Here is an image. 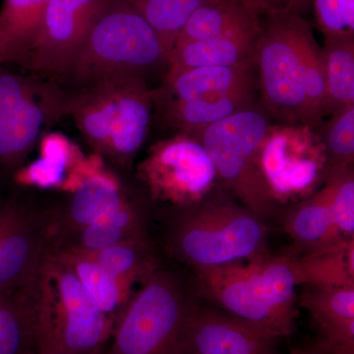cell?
Wrapping results in <instances>:
<instances>
[{"label": "cell", "mask_w": 354, "mask_h": 354, "mask_svg": "<svg viewBox=\"0 0 354 354\" xmlns=\"http://www.w3.org/2000/svg\"><path fill=\"white\" fill-rule=\"evenodd\" d=\"M169 354H186V353H184V351H183V348H181L180 346H179V344H177V346H176V348L172 349L171 353H169Z\"/></svg>", "instance_id": "obj_35"}, {"label": "cell", "mask_w": 354, "mask_h": 354, "mask_svg": "<svg viewBox=\"0 0 354 354\" xmlns=\"http://www.w3.org/2000/svg\"><path fill=\"white\" fill-rule=\"evenodd\" d=\"M262 109L283 124H322L325 106L323 48L299 11L261 18L254 53Z\"/></svg>", "instance_id": "obj_1"}, {"label": "cell", "mask_w": 354, "mask_h": 354, "mask_svg": "<svg viewBox=\"0 0 354 354\" xmlns=\"http://www.w3.org/2000/svg\"><path fill=\"white\" fill-rule=\"evenodd\" d=\"M41 140L44 141L43 158L32 162L27 169H22L21 179L23 183L36 184L39 187L57 188L62 185L66 189L67 169L73 167V162H78L82 158L74 160V152L67 145L66 139L46 136Z\"/></svg>", "instance_id": "obj_28"}, {"label": "cell", "mask_w": 354, "mask_h": 354, "mask_svg": "<svg viewBox=\"0 0 354 354\" xmlns=\"http://www.w3.org/2000/svg\"><path fill=\"white\" fill-rule=\"evenodd\" d=\"M22 59L23 53L0 34V64L19 66Z\"/></svg>", "instance_id": "obj_33"}, {"label": "cell", "mask_w": 354, "mask_h": 354, "mask_svg": "<svg viewBox=\"0 0 354 354\" xmlns=\"http://www.w3.org/2000/svg\"><path fill=\"white\" fill-rule=\"evenodd\" d=\"M195 272L200 293L216 308L272 337L295 333L297 288L306 285L299 255L267 252Z\"/></svg>", "instance_id": "obj_2"}, {"label": "cell", "mask_w": 354, "mask_h": 354, "mask_svg": "<svg viewBox=\"0 0 354 354\" xmlns=\"http://www.w3.org/2000/svg\"><path fill=\"white\" fill-rule=\"evenodd\" d=\"M269 127V114L254 104L192 134L213 160L218 179L262 220L276 208L260 165L261 146Z\"/></svg>", "instance_id": "obj_8"}, {"label": "cell", "mask_w": 354, "mask_h": 354, "mask_svg": "<svg viewBox=\"0 0 354 354\" xmlns=\"http://www.w3.org/2000/svg\"><path fill=\"white\" fill-rule=\"evenodd\" d=\"M147 239L144 221L132 199L101 221L48 239V245L90 253L122 242Z\"/></svg>", "instance_id": "obj_20"}, {"label": "cell", "mask_w": 354, "mask_h": 354, "mask_svg": "<svg viewBox=\"0 0 354 354\" xmlns=\"http://www.w3.org/2000/svg\"><path fill=\"white\" fill-rule=\"evenodd\" d=\"M172 228V250L194 270L213 269L267 253L264 220L245 207L209 204L183 209Z\"/></svg>", "instance_id": "obj_6"}, {"label": "cell", "mask_w": 354, "mask_h": 354, "mask_svg": "<svg viewBox=\"0 0 354 354\" xmlns=\"http://www.w3.org/2000/svg\"><path fill=\"white\" fill-rule=\"evenodd\" d=\"M313 4L325 39L354 38V0H313Z\"/></svg>", "instance_id": "obj_31"}, {"label": "cell", "mask_w": 354, "mask_h": 354, "mask_svg": "<svg viewBox=\"0 0 354 354\" xmlns=\"http://www.w3.org/2000/svg\"><path fill=\"white\" fill-rule=\"evenodd\" d=\"M85 254L115 278L133 285L137 281L142 283L158 268L148 239L122 242Z\"/></svg>", "instance_id": "obj_25"}, {"label": "cell", "mask_w": 354, "mask_h": 354, "mask_svg": "<svg viewBox=\"0 0 354 354\" xmlns=\"http://www.w3.org/2000/svg\"><path fill=\"white\" fill-rule=\"evenodd\" d=\"M325 146L330 169L353 165L354 160V104L330 114L317 128Z\"/></svg>", "instance_id": "obj_29"}, {"label": "cell", "mask_w": 354, "mask_h": 354, "mask_svg": "<svg viewBox=\"0 0 354 354\" xmlns=\"http://www.w3.org/2000/svg\"><path fill=\"white\" fill-rule=\"evenodd\" d=\"M290 354H327L322 349L317 346L316 342L312 344L311 346H304V348H297L292 349Z\"/></svg>", "instance_id": "obj_34"}, {"label": "cell", "mask_w": 354, "mask_h": 354, "mask_svg": "<svg viewBox=\"0 0 354 354\" xmlns=\"http://www.w3.org/2000/svg\"><path fill=\"white\" fill-rule=\"evenodd\" d=\"M67 91V116L95 155L129 167L145 143L153 118L148 81L114 79Z\"/></svg>", "instance_id": "obj_5"}, {"label": "cell", "mask_w": 354, "mask_h": 354, "mask_svg": "<svg viewBox=\"0 0 354 354\" xmlns=\"http://www.w3.org/2000/svg\"><path fill=\"white\" fill-rule=\"evenodd\" d=\"M48 2L50 0H4L2 3L0 34L23 53V57L36 38Z\"/></svg>", "instance_id": "obj_27"}, {"label": "cell", "mask_w": 354, "mask_h": 354, "mask_svg": "<svg viewBox=\"0 0 354 354\" xmlns=\"http://www.w3.org/2000/svg\"><path fill=\"white\" fill-rule=\"evenodd\" d=\"M246 4L252 7L261 17L276 11L295 10L299 11L310 0H243Z\"/></svg>", "instance_id": "obj_32"}, {"label": "cell", "mask_w": 354, "mask_h": 354, "mask_svg": "<svg viewBox=\"0 0 354 354\" xmlns=\"http://www.w3.org/2000/svg\"><path fill=\"white\" fill-rule=\"evenodd\" d=\"M325 116L354 104V38L325 39Z\"/></svg>", "instance_id": "obj_24"}, {"label": "cell", "mask_w": 354, "mask_h": 354, "mask_svg": "<svg viewBox=\"0 0 354 354\" xmlns=\"http://www.w3.org/2000/svg\"><path fill=\"white\" fill-rule=\"evenodd\" d=\"M73 183L64 206L44 215L48 239L93 225L131 199L120 177L104 167L97 155L93 160H83Z\"/></svg>", "instance_id": "obj_13"}, {"label": "cell", "mask_w": 354, "mask_h": 354, "mask_svg": "<svg viewBox=\"0 0 354 354\" xmlns=\"http://www.w3.org/2000/svg\"><path fill=\"white\" fill-rule=\"evenodd\" d=\"M261 18L243 0H203L186 21L174 46L254 27Z\"/></svg>", "instance_id": "obj_23"}, {"label": "cell", "mask_w": 354, "mask_h": 354, "mask_svg": "<svg viewBox=\"0 0 354 354\" xmlns=\"http://www.w3.org/2000/svg\"><path fill=\"white\" fill-rule=\"evenodd\" d=\"M68 91L29 72L0 64V172L22 169L53 124L67 116Z\"/></svg>", "instance_id": "obj_7"}, {"label": "cell", "mask_w": 354, "mask_h": 354, "mask_svg": "<svg viewBox=\"0 0 354 354\" xmlns=\"http://www.w3.org/2000/svg\"><path fill=\"white\" fill-rule=\"evenodd\" d=\"M260 165L276 205L311 196L322 187L330 171L318 129L306 124L270 125L261 146Z\"/></svg>", "instance_id": "obj_10"}, {"label": "cell", "mask_w": 354, "mask_h": 354, "mask_svg": "<svg viewBox=\"0 0 354 354\" xmlns=\"http://www.w3.org/2000/svg\"><path fill=\"white\" fill-rule=\"evenodd\" d=\"M330 197L332 188L326 180L320 190L298 202L286 218V232L302 253L344 241L335 230Z\"/></svg>", "instance_id": "obj_21"}, {"label": "cell", "mask_w": 354, "mask_h": 354, "mask_svg": "<svg viewBox=\"0 0 354 354\" xmlns=\"http://www.w3.org/2000/svg\"><path fill=\"white\" fill-rule=\"evenodd\" d=\"M48 243L44 216L12 201L0 221V290H23L38 269Z\"/></svg>", "instance_id": "obj_15"}, {"label": "cell", "mask_w": 354, "mask_h": 354, "mask_svg": "<svg viewBox=\"0 0 354 354\" xmlns=\"http://www.w3.org/2000/svg\"><path fill=\"white\" fill-rule=\"evenodd\" d=\"M157 32L124 0H106L91 25L62 87L79 88L122 78L148 81L169 70Z\"/></svg>", "instance_id": "obj_4"}, {"label": "cell", "mask_w": 354, "mask_h": 354, "mask_svg": "<svg viewBox=\"0 0 354 354\" xmlns=\"http://www.w3.org/2000/svg\"><path fill=\"white\" fill-rule=\"evenodd\" d=\"M151 25L171 53L186 21L203 0H124Z\"/></svg>", "instance_id": "obj_26"}, {"label": "cell", "mask_w": 354, "mask_h": 354, "mask_svg": "<svg viewBox=\"0 0 354 354\" xmlns=\"http://www.w3.org/2000/svg\"><path fill=\"white\" fill-rule=\"evenodd\" d=\"M255 90L206 95L193 101L153 104L162 125L194 134L204 128L254 106Z\"/></svg>", "instance_id": "obj_19"}, {"label": "cell", "mask_w": 354, "mask_h": 354, "mask_svg": "<svg viewBox=\"0 0 354 354\" xmlns=\"http://www.w3.org/2000/svg\"><path fill=\"white\" fill-rule=\"evenodd\" d=\"M279 339L220 309L191 304L178 344L186 354H281Z\"/></svg>", "instance_id": "obj_14"}, {"label": "cell", "mask_w": 354, "mask_h": 354, "mask_svg": "<svg viewBox=\"0 0 354 354\" xmlns=\"http://www.w3.org/2000/svg\"><path fill=\"white\" fill-rule=\"evenodd\" d=\"M1 176H2V174H1V172H0V183H1ZM2 201H3V200H2V198L0 197V202H2Z\"/></svg>", "instance_id": "obj_36"}, {"label": "cell", "mask_w": 354, "mask_h": 354, "mask_svg": "<svg viewBox=\"0 0 354 354\" xmlns=\"http://www.w3.org/2000/svg\"><path fill=\"white\" fill-rule=\"evenodd\" d=\"M28 354H39V353H37V351H31V353H28Z\"/></svg>", "instance_id": "obj_37"}, {"label": "cell", "mask_w": 354, "mask_h": 354, "mask_svg": "<svg viewBox=\"0 0 354 354\" xmlns=\"http://www.w3.org/2000/svg\"><path fill=\"white\" fill-rule=\"evenodd\" d=\"M326 180L330 184L333 218L342 241L354 239V174L353 165L330 169Z\"/></svg>", "instance_id": "obj_30"}, {"label": "cell", "mask_w": 354, "mask_h": 354, "mask_svg": "<svg viewBox=\"0 0 354 354\" xmlns=\"http://www.w3.org/2000/svg\"><path fill=\"white\" fill-rule=\"evenodd\" d=\"M253 66L197 67L167 70L152 88L153 104L193 101L206 95L255 90Z\"/></svg>", "instance_id": "obj_17"}, {"label": "cell", "mask_w": 354, "mask_h": 354, "mask_svg": "<svg viewBox=\"0 0 354 354\" xmlns=\"http://www.w3.org/2000/svg\"><path fill=\"white\" fill-rule=\"evenodd\" d=\"M136 177L153 201L180 209L199 205L218 180L206 149L188 133L151 146L137 165Z\"/></svg>", "instance_id": "obj_11"}, {"label": "cell", "mask_w": 354, "mask_h": 354, "mask_svg": "<svg viewBox=\"0 0 354 354\" xmlns=\"http://www.w3.org/2000/svg\"><path fill=\"white\" fill-rule=\"evenodd\" d=\"M260 24L174 46L169 53V70L197 67H254V53Z\"/></svg>", "instance_id": "obj_18"}, {"label": "cell", "mask_w": 354, "mask_h": 354, "mask_svg": "<svg viewBox=\"0 0 354 354\" xmlns=\"http://www.w3.org/2000/svg\"><path fill=\"white\" fill-rule=\"evenodd\" d=\"M327 354H354V286H309L299 299Z\"/></svg>", "instance_id": "obj_16"}, {"label": "cell", "mask_w": 354, "mask_h": 354, "mask_svg": "<svg viewBox=\"0 0 354 354\" xmlns=\"http://www.w3.org/2000/svg\"><path fill=\"white\" fill-rule=\"evenodd\" d=\"M191 304L176 277L158 267L133 295L104 354H169Z\"/></svg>", "instance_id": "obj_9"}, {"label": "cell", "mask_w": 354, "mask_h": 354, "mask_svg": "<svg viewBox=\"0 0 354 354\" xmlns=\"http://www.w3.org/2000/svg\"><path fill=\"white\" fill-rule=\"evenodd\" d=\"M39 354H104L113 325L69 266L46 245L24 288Z\"/></svg>", "instance_id": "obj_3"}, {"label": "cell", "mask_w": 354, "mask_h": 354, "mask_svg": "<svg viewBox=\"0 0 354 354\" xmlns=\"http://www.w3.org/2000/svg\"><path fill=\"white\" fill-rule=\"evenodd\" d=\"M48 246L69 266L114 328L133 297L134 285L115 278L87 254Z\"/></svg>", "instance_id": "obj_22"}, {"label": "cell", "mask_w": 354, "mask_h": 354, "mask_svg": "<svg viewBox=\"0 0 354 354\" xmlns=\"http://www.w3.org/2000/svg\"><path fill=\"white\" fill-rule=\"evenodd\" d=\"M106 0H50L19 66L62 86L91 25Z\"/></svg>", "instance_id": "obj_12"}]
</instances>
